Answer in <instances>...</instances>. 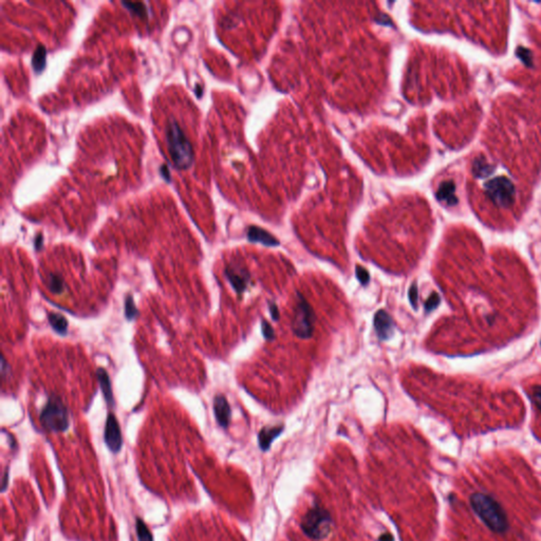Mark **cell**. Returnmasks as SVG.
<instances>
[{"mask_svg": "<svg viewBox=\"0 0 541 541\" xmlns=\"http://www.w3.org/2000/svg\"><path fill=\"white\" fill-rule=\"evenodd\" d=\"M541 528V480L514 452L470 462L450 499L448 541H535Z\"/></svg>", "mask_w": 541, "mask_h": 541, "instance_id": "6da1fadb", "label": "cell"}, {"mask_svg": "<svg viewBox=\"0 0 541 541\" xmlns=\"http://www.w3.org/2000/svg\"><path fill=\"white\" fill-rule=\"evenodd\" d=\"M165 138L168 145L170 159L179 169H187L194 162V148L180 125L170 119L165 128Z\"/></svg>", "mask_w": 541, "mask_h": 541, "instance_id": "7a4b0ae2", "label": "cell"}, {"mask_svg": "<svg viewBox=\"0 0 541 541\" xmlns=\"http://www.w3.org/2000/svg\"><path fill=\"white\" fill-rule=\"evenodd\" d=\"M42 426L50 432L61 433L69 427V414L67 407L58 396L52 395L40 412Z\"/></svg>", "mask_w": 541, "mask_h": 541, "instance_id": "3957f363", "label": "cell"}, {"mask_svg": "<svg viewBox=\"0 0 541 541\" xmlns=\"http://www.w3.org/2000/svg\"><path fill=\"white\" fill-rule=\"evenodd\" d=\"M315 314L311 305L306 298L297 293L296 307L292 320V331L296 336L303 339L310 338L314 331Z\"/></svg>", "mask_w": 541, "mask_h": 541, "instance_id": "277c9868", "label": "cell"}, {"mask_svg": "<svg viewBox=\"0 0 541 541\" xmlns=\"http://www.w3.org/2000/svg\"><path fill=\"white\" fill-rule=\"evenodd\" d=\"M304 532L311 538L320 539L326 537L330 529V519L326 512L320 507H314L309 511L303 521Z\"/></svg>", "mask_w": 541, "mask_h": 541, "instance_id": "5b68a950", "label": "cell"}, {"mask_svg": "<svg viewBox=\"0 0 541 541\" xmlns=\"http://www.w3.org/2000/svg\"><path fill=\"white\" fill-rule=\"evenodd\" d=\"M224 273L227 280L229 281L230 285L233 286V289L236 291L237 294L240 295L247 290L251 276L246 269L235 266H228L225 269Z\"/></svg>", "mask_w": 541, "mask_h": 541, "instance_id": "8992f818", "label": "cell"}, {"mask_svg": "<svg viewBox=\"0 0 541 541\" xmlns=\"http://www.w3.org/2000/svg\"><path fill=\"white\" fill-rule=\"evenodd\" d=\"M105 441L108 447L112 451L116 452L122 446V434L117 423V419L113 413H109L105 427Z\"/></svg>", "mask_w": 541, "mask_h": 541, "instance_id": "52a82bcc", "label": "cell"}, {"mask_svg": "<svg viewBox=\"0 0 541 541\" xmlns=\"http://www.w3.org/2000/svg\"><path fill=\"white\" fill-rule=\"evenodd\" d=\"M374 328L380 340L389 339L393 334L394 324L391 316L385 310H379L374 315Z\"/></svg>", "mask_w": 541, "mask_h": 541, "instance_id": "ba28073f", "label": "cell"}, {"mask_svg": "<svg viewBox=\"0 0 541 541\" xmlns=\"http://www.w3.org/2000/svg\"><path fill=\"white\" fill-rule=\"evenodd\" d=\"M214 413L218 424L226 428L229 425L231 411L226 397L222 394H218L214 399Z\"/></svg>", "mask_w": 541, "mask_h": 541, "instance_id": "9c48e42d", "label": "cell"}, {"mask_svg": "<svg viewBox=\"0 0 541 541\" xmlns=\"http://www.w3.org/2000/svg\"><path fill=\"white\" fill-rule=\"evenodd\" d=\"M248 239L251 242H259V244H262L267 247L279 246L278 239H276L269 231L258 226H251L248 229Z\"/></svg>", "mask_w": 541, "mask_h": 541, "instance_id": "30bf717a", "label": "cell"}, {"mask_svg": "<svg viewBox=\"0 0 541 541\" xmlns=\"http://www.w3.org/2000/svg\"><path fill=\"white\" fill-rule=\"evenodd\" d=\"M96 377L101 386V389L104 395V399L107 402L109 406H114V397L111 387V382H110V378L108 372L104 368H98L96 371Z\"/></svg>", "mask_w": 541, "mask_h": 541, "instance_id": "8fae6325", "label": "cell"}, {"mask_svg": "<svg viewBox=\"0 0 541 541\" xmlns=\"http://www.w3.org/2000/svg\"><path fill=\"white\" fill-rule=\"evenodd\" d=\"M49 323L52 327V329L55 331V332L58 333V334H62V335H65L66 333H67L68 331V322L67 319H66L62 314H58V313H50L49 314Z\"/></svg>", "mask_w": 541, "mask_h": 541, "instance_id": "7c38bea8", "label": "cell"}, {"mask_svg": "<svg viewBox=\"0 0 541 541\" xmlns=\"http://www.w3.org/2000/svg\"><path fill=\"white\" fill-rule=\"evenodd\" d=\"M282 432V426L272 427V428H263L259 434V442L262 448H268L272 441Z\"/></svg>", "mask_w": 541, "mask_h": 541, "instance_id": "4fadbf2b", "label": "cell"}, {"mask_svg": "<svg viewBox=\"0 0 541 541\" xmlns=\"http://www.w3.org/2000/svg\"><path fill=\"white\" fill-rule=\"evenodd\" d=\"M46 56H47V52H46V48L43 46H38L34 55H33V67H34V70L39 73L43 70V68H45L46 66Z\"/></svg>", "mask_w": 541, "mask_h": 541, "instance_id": "5bb4252c", "label": "cell"}, {"mask_svg": "<svg viewBox=\"0 0 541 541\" xmlns=\"http://www.w3.org/2000/svg\"><path fill=\"white\" fill-rule=\"evenodd\" d=\"M48 286L52 293L61 294L65 290V281L63 277L58 274H50Z\"/></svg>", "mask_w": 541, "mask_h": 541, "instance_id": "9a60e30c", "label": "cell"}, {"mask_svg": "<svg viewBox=\"0 0 541 541\" xmlns=\"http://www.w3.org/2000/svg\"><path fill=\"white\" fill-rule=\"evenodd\" d=\"M139 315V311L137 309V306L134 302V297L132 295H127L125 299V317L128 320H134Z\"/></svg>", "mask_w": 541, "mask_h": 541, "instance_id": "2e32d148", "label": "cell"}, {"mask_svg": "<svg viewBox=\"0 0 541 541\" xmlns=\"http://www.w3.org/2000/svg\"><path fill=\"white\" fill-rule=\"evenodd\" d=\"M123 5L130 10L132 13H135L140 16L145 15V6L141 3H123Z\"/></svg>", "mask_w": 541, "mask_h": 541, "instance_id": "e0dca14e", "label": "cell"}, {"mask_svg": "<svg viewBox=\"0 0 541 541\" xmlns=\"http://www.w3.org/2000/svg\"><path fill=\"white\" fill-rule=\"evenodd\" d=\"M355 275L357 279L359 280V282L363 284V285H366L368 284L369 280H370V275L368 273V271L362 267V266H356L355 268Z\"/></svg>", "mask_w": 541, "mask_h": 541, "instance_id": "ac0fdd59", "label": "cell"}, {"mask_svg": "<svg viewBox=\"0 0 541 541\" xmlns=\"http://www.w3.org/2000/svg\"><path fill=\"white\" fill-rule=\"evenodd\" d=\"M261 329H262V334L263 336L266 337L267 339L271 340L274 338L275 334H274V329L272 328V326L267 322V320H262L261 322Z\"/></svg>", "mask_w": 541, "mask_h": 541, "instance_id": "d6986e66", "label": "cell"}, {"mask_svg": "<svg viewBox=\"0 0 541 541\" xmlns=\"http://www.w3.org/2000/svg\"><path fill=\"white\" fill-rule=\"evenodd\" d=\"M439 302H440L439 295L437 293H433L432 295H430V297L428 298V300L425 303L426 311L434 310V309L439 305Z\"/></svg>", "mask_w": 541, "mask_h": 541, "instance_id": "ffe728a7", "label": "cell"}, {"mask_svg": "<svg viewBox=\"0 0 541 541\" xmlns=\"http://www.w3.org/2000/svg\"><path fill=\"white\" fill-rule=\"evenodd\" d=\"M409 300H410V304L411 306L415 309L416 308V302H417V288H416V284L413 283L410 289H409Z\"/></svg>", "mask_w": 541, "mask_h": 541, "instance_id": "44dd1931", "label": "cell"}, {"mask_svg": "<svg viewBox=\"0 0 541 541\" xmlns=\"http://www.w3.org/2000/svg\"><path fill=\"white\" fill-rule=\"evenodd\" d=\"M269 308H270L272 318L277 322V320L279 319V310H278L277 305H276L274 302H269Z\"/></svg>", "mask_w": 541, "mask_h": 541, "instance_id": "7402d4cb", "label": "cell"}, {"mask_svg": "<svg viewBox=\"0 0 541 541\" xmlns=\"http://www.w3.org/2000/svg\"><path fill=\"white\" fill-rule=\"evenodd\" d=\"M42 241H43V238L41 235H37L36 239H35V249L36 251H40L41 248H42Z\"/></svg>", "mask_w": 541, "mask_h": 541, "instance_id": "603a6c76", "label": "cell"}, {"mask_svg": "<svg viewBox=\"0 0 541 541\" xmlns=\"http://www.w3.org/2000/svg\"><path fill=\"white\" fill-rule=\"evenodd\" d=\"M162 171H163V173H164V178L166 179V180H168V179L170 178V173L167 171V168H166V166H165V165L163 166Z\"/></svg>", "mask_w": 541, "mask_h": 541, "instance_id": "cb8c5ba5", "label": "cell"}, {"mask_svg": "<svg viewBox=\"0 0 541 541\" xmlns=\"http://www.w3.org/2000/svg\"><path fill=\"white\" fill-rule=\"evenodd\" d=\"M196 92H197V94H198L199 97L201 96V92H202V91H201V87H200V86H197V88H196Z\"/></svg>", "mask_w": 541, "mask_h": 541, "instance_id": "d4e9b609", "label": "cell"}]
</instances>
